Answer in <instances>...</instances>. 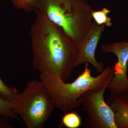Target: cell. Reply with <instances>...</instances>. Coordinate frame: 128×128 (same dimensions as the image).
Segmentation results:
<instances>
[{
  "label": "cell",
  "mask_w": 128,
  "mask_h": 128,
  "mask_svg": "<svg viewBox=\"0 0 128 128\" xmlns=\"http://www.w3.org/2000/svg\"><path fill=\"white\" fill-rule=\"evenodd\" d=\"M34 11L36 17L29 33L33 67L40 74H54L66 82L76 67L79 44L44 14Z\"/></svg>",
  "instance_id": "cell-1"
},
{
  "label": "cell",
  "mask_w": 128,
  "mask_h": 128,
  "mask_svg": "<svg viewBox=\"0 0 128 128\" xmlns=\"http://www.w3.org/2000/svg\"><path fill=\"white\" fill-rule=\"evenodd\" d=\"M74 82L66 83L54 74H41V80L47 88L56 108L64 112H71L82 105L80 97L89 90H100L108 84L114 75L113 67L107 66L96 77L92 76L89 64Z\"/></svg>",
  "instance_id": "cell-2"
},
{
  "label": "cell",
  "mask_w": 128,
  "mask_h": 128,
  "mask_svg": "<svg viewBox=\"0 0 128 128\" xmlns=\"http://www.w3.org/2000/svg\"><path fill=\"white\" fill-rule=\"evenodd\" d=\"M34 10L44 14L78 44L95 22L93 10L86 0H39Z\"/></svg>",
  "instance_id": "cell-3"
},
{
  "label": "cell",
  "mask_w": 128,
  "mask_h": 128,
  "mask_svg": "<svg viewBox=\"0 0 128 128\" xmlns=\"http://www.w3.org/2000/svg\"><path fill=\"white\" fill-rule=\"evenodd\" d=\"M13 112L28 128H42L56 108L48 91L41 80H34L10 102Z\"/></svg>",
  "instance_id": "cell-4"
},
{
  "label": "cell",
  "mask_w": 128,
  "mask_h": 128,
  "mask_svg": "<svg viewBox=\"0 0 128 128\" xmlns=\"http://www.w3.org/2000/svg\"><path fill=\"white\" fill-rule=\"evenodd\" d=\"M106 86L98 91L89 90L81 96L82 110L87 116L84 122L86 128H118L113 112L104 100Z\"/></svg>",
  "instance_id": "cell-5"
},
{
  "label": "cell",
  "mask_w": 128,
  "mask_h": 128,
  "mask_svg": "<svg viewBox=\"0 0 128 128\" xmlns=\"http://www.w3.org/2000/svg\"><path fill=\"white\" fill-rule=\"evenodd\" d=\"M104 53H112L116 56L118 62L113 66V77L108 88L110 93H118L128 89L127 67L128 64V41L106 44L101 47Z\"/></svg>",
  "instance_id": "cell-6"
},
{
  "label": "cell",
  "mask_w": 128,
  "mask_h": 128,
  "mask_svg": "<svg viewBox=\"0 0 128 128\" xmlns=\"http://www.w3.org/2000/svg\"><path fill=\"white\" fill-rule=\"evenodd\" d=\"M105 25H98L94 22L93 26L82 42L79 44L80 54L76 67L88 63L92 65L96 71L101 73L104 70L103 62H98L95 52L102 34L105 31Z\"/></svg>",
  "instance_id": "cell-7"
},
{
  "label": "cell",
  "mask_w": 128,
  "mask_h": 128,
  "mask_svg": "<svg viewBox=\"0 0 128 128\" xmlns=\"http://www.w3.org/2000/svg\"><path fill=\"white\" fill-rule=\"evenodd\" d=\"M114 114L118 128H128V89L111 93L106 102Z\"/></svg>",
  "instance_id": "cell-8"
},
{
  "label": "cell",
  "mask_w": 128,
  "mask_h": 128,
  "mask_svg": "<svg viewBox=\"0 0 128 128\" xmlns=\"http://www.w3.org/2000/svg\"><path fill=\"white\" fill-rule=\"evenodd\" d=\"M110 12L109 9L106 8H104L100 10H92V16L95 23L98 25H105L106 26L110 27L112 24V20L110 17L107 16Z\"/></svg>",
  "instance_id": "cell-9"
},
{
  "label": "cell",
  "mask_w": 128,
  "mask_h": 128,
  "mask_svg": "<svg viewBox=\"0 0 128 128\" xmlns=\"http://www.w3.org/2000/svg\"><path fill=\"white\" fill-rule=\"evenodd\" d=\"M0 116L4 117L8 121L14 120L20 121L19 117L12 109L10 102L0 97Z\"/></svg>",
  "instance_id": "cell-10"
},
{
  "label": "cell",
  "mask_w": 128,
  "mask_h": 128,
  "mask_svg": "<svg viewBox=\"0 0 128 128\" xmlns=\"http://www.w3.org/2000/svg\"><path fill=\"white\" fill-rule=\"evenodd\" d=\"M61 124L66 128H77L81 123V120L79 115L74 112H71L66 113L61 120Z\"/></svg>",
  "instance_id": "cell-11"
},
{
  "label": "cell",
  "mask_w": 128,
  "mask_h": 128,
  "mask_svg": "<svg viewBox=\"0 0 128 128\" xmlns=\"http://www.w3.org/2000/svg\"><path fill=\"white\" fill-rule=\"evenodd\" d=\"M18 93L17 89L7 86L0 78V97L11 102L14 100Z\"/></svg>",
  "instance_id": "cell-12"
},
{
  "label": "cell",
  "mask_w": 128,
  "mask_h": 128,
  "mask_svg": "<svg viewBox=\"0 0 128 128\" xmlns=\"http://www.w3.org/2000/svg\"><path fill=\"white\" fill-rule=\"evenodd\" d=\"M14 7L26 12L34 10L39 0H10Z\"/></svg>",
  "instance_id": "cell-13"
},
{
  "label": "cell",
  "mask_w": 128,
  "mask_h": 128,
  "mask_svg": "<svg viewBox=\"0 0 128 128\" xmlns=\"http://www.w3.org/2000/svg\"><path fill=\"white\" fill-rule=\"evenodd\" d=\"M12 125L10 123V121L4 117L0 116V128H12Z\"/></svg>",
  "instance_id": "cell-14"
}]
</instances>
